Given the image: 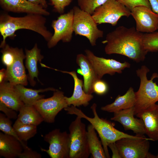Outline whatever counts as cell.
<instances>
[{"mask_svg": "<svg viewBox=\"0 0 158 158\" xmlns=\"http://www.w3.org/2000/svg\"><path fill=\"white\" fill-rule=\"evenodd\" d=\"M143 35L134 27L119 26L108 33L102 42L106 44L105 52L123 55L137 63L142 61L148 53L143 45Z\"/></svg>", "mask_w": 158, "mask_h": 158, "instance_id": "obj_1", "label": "cell"}, {"mask_svg": "<svg viewBox=\"0 0 158 158\" xmlns=\"http://www.w3.org/2000/svg\"><path fill=\"white\" fill-rule=\"evenodd\" d=\"M46 19L44 16L37 14H27L23 17H14L6 13L0 15V33L3 38L0 47L6 44L7 37L13 39L15 32L20 29H25L35 32L41 35L48 42L53 34L45 26Z\"/></svg>", "mask_w": 158, "mask_h": 158, "instance_id": "obj_2", "label": "cell"}, {"mask_svg": "<svg viewBox=\"0 0 158 158\" xmlns=\"http://www.w3.org/2000/svg\"><path fill=\"white\" fill-rule=\"evenodd\" d=\"M97 104L94 103L91 107L94 117L86 115L80 109L73 105L68 106L64 109L67 114L75 115L89 121L93 126L100 137L106 158H110L108 147L111 143L115 142L124 138H138L141 137L130 135L120 131L114 127L115 123L99 116L96 111Z\"/></svg>", "mask_w": 158, "mask_h": 158, "instance_id": "obj_3", "label": "cell"}, {"mask_svg": "<svg viewBox=\"0 0 158 158\" xmlns=\"http://www.w3.org/2000/svg\"><path fill=\"white\" fill-rule=\"evenodd\" d=\"M149 71L150 69L145 65L136 71L137 75L140 80V84L138 90L135 92V115L158 101V85L153 81L154 78H158V74L153 73L150 79L148 80L147 74Z\"/></svg>", "mask_w": 158, "mask_h": 158, "instance_id": "obj_4", "label": "cell"}, {"mask_svg": "<svg viewBox=\"0 0 158 158\" xmlns=\"http://www.w3.org/2000/svg\"><path fill=\"white\" fill-rule=\"evenodd\" d=\"M73 29L75 35L86 37L92 46L96 45L97 40L103 37V31L99 29L92 15L74 6Z\"/></svg>", "mask_w": 158, "mask_h": 158, "instance_id": "obj_5", "label": "cell"}, {"mask_svg": "<svg viewBox=\"0 0 158 158\" xmlns=\"http://www.w3.org/2000/svg\"><path fill=\"white\" fill-rule=\"evenodd\" d=\"M81 118L77 116L69 127V158H88L90 154L87 142V130Z\"/></svg>", "mask_w": 158, "mask_h": 158, "instance_id": "obj_6", "label": "cell"}, {"mask_svg": "<svg viewBox=\"0 0 158 158\" xmlns=\"http://www.w3.org/2000/svg\"><path fill=\"white\" fill-rule=\"evenodd\" d=\"M130 15V11L124 5L116 0H107L95 9L92 16L97 25L107 23L115 26L121 17Z\"/></svg>", "mask_w": 158, "mask_h": 158, "instance_id": "obj_7", "label": "cell"}, {"mask_svg": "<svg viewBox=\"0 0 158 158\" xmlns=\"http://www.w3.org/2000/svg\"><path fill=\"white\" fill-rule=\"evenodd\" d=\"M149 140L151 139L144 136L138 138H124L116 142L121 158H156L149 152Z\"/></svg>", "mask_w": 158, "mask_h": 158, "instance_id": "obj_8", "label": "cell"}, {"mask_svg": "<svg viewBox=\"0 0 158 158\" xmlns=\"http://www.w3.org/2000/svg\"><path fill=\"white\" fill-rule=\"evenodd\" d=\"M65 97L62 91L56 90L52 97L40 99L33 106L41 115L44 121L53 123L58 113L68 106Z\"/></svg>", "mask_w": 158, "mask_h": 158, "instance_id": "obj_9", "label": "cell"}, {"mask_svg": "<svg viewBox=\"0 0 158 158\" xmlns=\"http://www.w3.org/2000/svg\"><path fill=\"white\" fill-rule=\"evenodd\" d=\"M73 14L72 8L67 13L61 14L57 19L52 21L51 26L54 30V33L47 42L49 48L54 47L60 41L63 42L71 41L73 32Z\"/></svg>", "mask_w": 158, "mask_h": 158, "instance_id": "obj_10", "label": "cell"}, {"mask_svg": "<svg viewBox=\"0 0 158 158\" xmlns=\"http://www.w3.org/2000/svg\"><path fill=\"white\" fill-rule=\"evenodd\" d=\"M44 140L49 145L48 150L41 148L42 151L51 158H69L70 137L66 131L61 132L60 129H55L46 134Z\"/></svg>", "mask_w": 158, "mask_h": 158, "instance_id": "obj_11", "label": "cell"}, {"mask_svg": "<svg viewBox=\"0 0 158 158\" xmlns=\"http://www.w3.org/2000/svg\"><path fill=\"white\" fill-rule=\"evenodd\" d=\"M85 52L99 79H101L106 74L112 75L116 73H121L125 68L130 66V63L126 61L121 63L113 59L97 56L88 49L85 50Z\"/></svg>", "mask_w": 158, "mask_h": 158, "instance_id": "obj_12", "label": "cell"}, {"mask_svg": "<svg viewBox=\"0 0 158 158\" xmlns=\"http://www.w3.org/2000/svg\"><path fill=\"white\" fill-rule=\"evenodd\" d=\"M134 19L136 29L141 33H150L158 30V15L144 6L135 7L130 10Z\"/></svg>", "mask_w": 158, "mask_h": 158, "instance_id": "obj_13", "label": "cell"}, {"mask_svg": "<svg viewBox=\"0 0 158 158\" xmlns=\"http://www.w3.org/2000/svg\"><path fill=\"white\" fill-rule=\"evenodd\" d=\"M135 112L134 106L114 113L111 119L120 123L125 130H131L136 135L143 136L145 134L144 122L140 118L134 117Z\"/></svg>", "mask_w": 158, "mask_h": 158, "instance_id": "obj_14", "label": "cell"}, {"mask_svg": "<svg viewBox=\"0 0 158 158\" xmlns=\"http://www.w3.org/2000/svg\"><path fill=\"white\" fill-rule=\"evenodd\" d=\"M25 55L22 49L18 48L14 61L10 66L6 68L7 81L15 85L28 84V77L26 73L23 61Z\"/></svg>", "mask_w": 158, "mask_h": 158, "instance_id": "obj_15", "label": "cell"}, {"mask_svg": "<svg viewBox=\"0 0 158 158\" xmlns=\"http://www.w3.org/2000/svg\"><path fill=\"white\" fill-rule=\"evenodd\" d=\"M1 8L7 12L27 14H37L48 16L50 13L46 9L28 0H0Z\"/></svg>", "mask_w": 158, "mask_h": 158, "instance_id": "obj_16", "label": "cell"}, {"mask_svg": "<svg viewBox=\"0 0 158 158\" xmlns=\"http://www.w3.org/2000/svg\"><path fill=\"white\" fill-rule=\"evenodd\" d=\"M54 70L63 73H68L72 76L74 81V88L72 95L70 97L65 96V98L68 106L73 105L75 107L87 106L89 102L93 98L92 94L86 93L83 88V81L79 78L75 71H62L56 69Z\"/></svg>", "mask_w": 158, "mask_h": 158, "instance_id": "obj_17", "label": "cell"}, {"mask_svg": "<svg viewBox=\"0 0 158 158\" xmlns=\"http://www.w3.org/2000/svg\"><path fill=\"white\" fill-rule=\"evenodd\" d=\"M143 121L145 134L153 141L158 140V104H154L136 115Z\"/></svg>", "mask_w": 158, "mask_h": 158, "instance_id": "obj_18", "label": "cell"}, {"mask_svg": "<svg viewBox=\"0 0 158 158\" xmlns=\"http://www.w3.org/2000/svg\"><path fill=\"white\" fill-rule=\"evenodd\" d=\"M76 61L80 68L77 69V72L83 77V89L86 93L92 94L93 92V84L97 80L99 79L98 78L86 55L82 54H78L76 56Z\"/></svg>", "mask_w": 158, "mask_h": 158, "instance_id": "obj_19", "label": "cell"}, {"mask_svg": "<svg viewBox=\"0 0 158 158\" xmlns=\"http://www.w3.org/2000/svg\"><path fill=\"white\" fill-rule=\"evenodd\" d=\"M25 66L28 71V79L30 85L34 86L36 82L35 80L37 78L39 82L38 76L39 71L37 68V63H40L44 58L41 54V50L35 43L31 49H25Z\"/></svg>", "mask_w": 158, "mask_h": 158, "instance_id": "obj_20", "label": "cell"}, {"mask_svg": "<svg viewBox=\"0 0 158 158\" xmlns=\"http://www.w3.org/2000/svg\"><path fill=\"white\" fill-rule=\"evenodd\" d=\"M24 147L21 142L13 136L0 133V156L5 158L18 157Z\"/></svg>", "mask_w": 158, "mask_h": 158, "instance_id": "obj_21", "label": "cell"}, {"mask_svg": "<svg viewBox=\"0 0 158 158\" xmlns=\"http://www.w3.org/2000/svg\"><path fill=\"white\" fill-rule=\"evenodd\" d=\"M0 101L16 111H19L24 104L15 85L8 81L0 84Z\"/></svg>", "mask_w": 158, "mask_h": 158, "instance_id": "obj_22", "label": "cell"}, {"mask_svg": "<svg viewBox=\"0 0 158 158\" xmlns=\"http://www.w3.org/2000/svg\"><path fill=\"white\" fill-rule=\"evenodd\" d=\"M135 102V92L130 87L124 95H118L114 102L102 107L101 109L103 111L114 113L134 107Z\"/></svg>", "mask_w": 158, "mask_h": 158, "instance_id": "obj_23", "label": "cell"}, {"mask_svg": "<svg viewBox=\"0 0 158 158\" xmlns=\"http://www.w3.org/2000/svg\"><path fill=\"white\" fill-rule=\"evenodd\" d=\"M19 111L15 123L37 126L44 121L41 115L33 105L24 104Z\"/></svg>", "mask_w": 158, "mask_h": 158, "instance_id": "obj_24", "label": "cell"}, {"mask_svg": "<svg viewBox=\"0 0 158 158\" xmlns=\"http://www.w3.org/2000/svg\"><path fill=\"white\" fill-rule=\"evenodd\" d=\"M25 86L18 84L15 85V87L24 103L30 105H33L38 100L44 98V95H40L39 93L50 91H54L56 90L52 87L33 89L26 88Z\"/></svg>", "mask_w": 158, "mask_h": 158, "instance_id": "obj_25", "label": "cell"}, {"mask_svg": "<svg viewBox=\"0 0 158 158\" xmlns=\"http://www.w3.org/2000/svg\"><path fill=\"white\" fill-rule=\"evenodd\" d=\"M87 130L88 145L92 157L106 158L101 141L99 140L96 130L91 124L88 125Z\"/></svg>", "mask_w": 158, "mask_h": 158, "instance_id": "obj_26", "label": "cell"}, {"mask_svg": "<svg viewBox=\"0 0 158 158\" xmlns=\"http://www.w3.org/2000/svg\"><path fill=\"white\" fill-rule=\"evenodd\" d=\"M13 127L19 139L23 143L33 137L37 133V126L33 125L14 123Z\"/></svg>", "mask_w": 158, "mask_h": 158, "instance_id": "obj_27", "label": "cell"}, {"mask_svg": "<svg viewBox=\"0 0 158 158\" xmlns=\"http://www.w3.org/2000/svg\"><path fill=\"white\" fill-rule=\"evenodd\" d=\"M143 44L148 52L158 51V31L143 34Z\"/></svg>", "mask_w": 158, "mask_h": 158, "instance_id": "obj_28", "label": "cell"}, {"mask_svg": "<svg viewBox=\"0 0 158 158\" xmlns=\"http://www.w3.org/2000/svg\"><path fill=\"white\" fill-rule=\"evenodd\" d=\"M11 119L8 118L4 114L0 113V130L4 133L15 137L22 144L24 148L28 147L25 143L22 142L20 140L12 125Z\"/></svg>", "mask_w": 158, "mask_h": 158, "instance_id": "obj_29", "label": "cell"}, {"mask_svg": "<svg viewBox=\"0 0 158 158\" xmlns=\"http://www.w3.org/2000/svg\"><path fill=\"white\" fill-rule=\"evenodd\" d=\"M18 48H13L6 44L2 48L1 52L2 54L1 61L6 68L11 66L15 59Z\"/></svg>", "mask_w": 158, "mask_h": 158, "instance_id": "obj_30", "label": "cell"}, {"mask_svg": "<svg viewBox=\"0 0 158 158\" xmlns=\"http://www.w3.org/2000/svg\"><path fill=\"white\" fill-rule=\"evenodd\" d=\"M107 0H78V7L82 10L92 15L95 9Z\"/></svg>", "mask_w": 158, "mask_h": 158, "instance_id": "obj_31", "label": "cell"}, {"mask_svg": "<svg viewBox=\"0 0 158 158\" xmlns=\"http://www.w3.org/2000/svg\"><path fill=\"white\" fill-rule=\"evenodd\" d=\"M124 5L130 11L138 6H144L152 9L148 0H116Z\"/></svg>", "mask_w": 158, "mask_h": 158, "instance_id": "obj_32", "label": "cell"}, {"mask_svg": "<svg viewBox=\"0 0 158 158\" xmlns=\"http://www.w3.org/2000/svg\"><path fill=\"white\" fill-rule=\"evenodd\" d=\"M93 92L99 95L106 94L108 91V86L107 83L101 79L97 80L92 86Z\"/></svg>", "mask_w": 158, "mask_h": 158, "instance_id": "obj_33", "label": "cell"}, {"mask_svg": "<svg viewBox=\"0 0 158 158\" xmlns=\"http://www.w3.org/2000/svg\"><path fill=\"white\" fill-rule=\"evenodd\" d=\"M54 10L61 14L64 13L65 8L69 5L73 0H50Z\"/></svg>", "mask_w": 158, "mask_h": 158, "instance_id": "obj_34", "label": "cell"}, {"mask_svg": "<svg viewBox=\"0 0 158 158\" xmlns=\"http://www.w3.org/2000/svg\"><path fill=\"white\" fill-rule=\"evenodd\" d=\"M0 111L3 112L5 115L10 119H17L18 115L16 111L8 107L0 101Z\"/></svg>", "mask_w": 158, "mask_h": 158, "instance_id": "obj_35", "label": "cell"}, {"mask_svg": "<svg viewBox=\"0 0 158 158\" xmlns=\"http://www.w3.org/2000/svg\"><path fill=\"white\" fill-rule=\"evenodd\" d=\"M19 158H41L42 155L37 152L28 147L24 148L23 152L18 156Z\"/></svg>", "mask_w": 158, "mask_h": 158, "instance_id": "obj_36", "label": "cell"}, {"mask_svg": "<svg viewBox=\"0 0 158 158\" xmlns=\"http://www.w3.org/2000/svg\"><path fill=\"white\" fill-rule=\"evenodd\" d=\"M108 147L110 148L112 152V158H121L119 150L116 142L109 144Z\"/></svg>", "mask_w": 158, "mask_h": 158, "instance_id": "obj_37", "label": "cell"}, {"mask_svg": "<svg viewBox=\"0 0 158 158\" xmlns=\"http://www.w3.org/2000/svg\"><path fill=\"white\" fill-rule=\"evenodd\" d=\"M32 3L46 9L47 7L46 0H28Z\"/></svg>", "mask_w": 158, "mask_h": 158, "instance_id": "obj_38", "label": "cell"}, {"mask_svg": "<svg viewBox=\"0 0 158 158\" xmlns=\"http://www.w3.org/2000/svg\"><path fill=\"white\" fill-rule=\"evenodd\" d=\"M152 11L158 15V0H148Z\"/></svg>", "mask_w": 158, "mask_h": 158, "instance_id": "obj_39", "label": "cell"}, {"mask_svg": "<svg viewBox=\"0 0 158 158\" xmlns=\"http://www.w3.org/2000/svg\"><path fill=\"white\" fill-rule=\"evenodd\" d=\"M6 69L2 68L0 70V84L7 81Z\"/></svg>", "mask_w": 158, "mask_h": 158, "instance_id": "obj_40", "label": "cell"}, {"mask_svg": "<svg viewBox=\"0 0 158 158\" xmlns=\"http://www.w3.org/2000/svg\"><path fill=\"white\" fill-rule=\"evenodd\" d=\"M156 158H158V153H157V154L156 156Z\"/></svg>", "mask_w": 158, "mask_h": 158, "instance_id": "obj_41", "label": "cell"}]
</instances>
